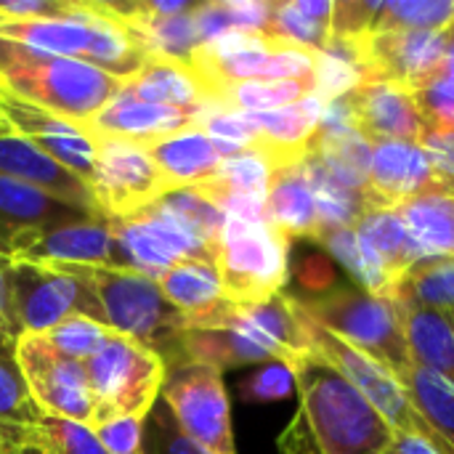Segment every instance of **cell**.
<instances>
[{
	"label": "cell",
	"instance_id": "cell-10",
	"mask_svg": "<svg viewBox=\"0 0 454 454\" xmlns=\"http://www.w3.org/2000/svg\"><path fill=\"white\" fill-rule=\"evenodd\" d=\"M13 354L29 396L43 415L93 428L96 404L82 362L64 356L45 335H21Z\"/></svg>",
	"mask_w": 454,
	"mask_h": 454
},
{
	"label": "cell",
	"instance_id": "cell-40",
	"mask_svg": "<svg viewBox=\"0 0 454 454\" xmlns=\"http://www.w3.org/2000/svg\"><path fill=\"white\" fill-rule=\"evenodd\" d=\"M426 130H454V82L442 72L420 90H412Z\"/></svg>",
	"mask_w": 454,
	"mask_h": 454
},
{
	"label": "cell",
	"instance_id": "cell-26",
	"mask_svg": "<svg viewBox=\"0 0 454 454\" xmlns=\"http://www.w3.org/2000/svg\"><path fill=\"white\" fill-rule=\"evenodd\" d=\"M215 367L218 372L247 367V364H271L274 359L239 327H213V330H186L178 340V359Z\"/></svg>",
	"mask_w": 454,
	"mask_h": 454
},
{
	"label": "cell",
	"instance_id": "cell-25",
	"mask_svg": "<svg viewBox=\"0 0 454 454\" xmlns=\"http://www.w3.org/2000/svg\"><path fill=\"white\" fill-rule=\"evenodd\" d=\"M396 306L404 319V335L412 362L454 383V311L423 309L415 303Z\"/></svg>",
	"mask_w": 454,
	"mask_h": 454
},
{
	"label": "cell",
	"instance_id": "cell-54",
	"mask_svg": "<svg viewBox=\"0 0 454 454\" xmlns=\"http://www.w3.org/2000/svg\"><path fill=\"white\" fill-rule=\"evenodd\" d=\"M11 133H13V130H11L8 120H5V117H3V112H0V138H3V136H11Z\"/></svg>",
	"mask_w": 454,
	"mask_h": 454
},
{
	"label": "cell",
	"instance_id": "cell-28",
	"mask_svg": "<svg viewBox=\"0 0 454 454\" xmlns=\"http://www.w3.org/2000/svg\"><path fill=\"white\" fill-rule=\"evenodd\" d=\"M428 258H454V192L439 186L396 207Z\"/></svg>",
	"mask_w": 454,
	"mask_h": 454
},
{
	"label": "cell",
	"instance_id": "cell-3",
	"mask_svg": "<svg viewBox=\"0 0 454 454\" xmlns=\"http://www.w3.org/2000/svg\"><path fill=\"white\" fill-rule=\"evenodd\" d=\"M80 269L96 290L106 327L157 351L165 367L176 364L178 340L186 333L189 317L168 303L157 279L136 269Z\"/></svg>",
	"mask_w": 454,
	"mask_h": 454
},
{
	"label": "cell",
	"instance_id": "cell-27",
	"mask_svg": "<svg viewBox=\"0 0 454 454\" xmlns=\"http://www.w3.org/2000/svg\"><path fill=\"white\" fill-rule=\"evenodd\" d=\"M402 388L407 391L412 407L428 426V442L442 454H454V383L412 364L402 378Z\"/></svg>",
	"mask_w": 454,
	"mask_h": 454
},
{
	"label": "cell",
	"instance_id": "cell-34",
	"mask_svg": "<svg viewBox=\"0 0 454 454\" xmlns=\"http://www.w3.org/2000/svg\"><path fill=\"white\" fill-rule=\"evenodd\" d=\"M263 35L271 37L282 48L322 53L333 37V27L311 19L303 11L301 0H290V3H274L271 5V19L263 29Z\"/></svg>",
	"mask_w": 454,
	"mask_h": 454
},
{
	"label": "cell",
	"instance_id": "cell-22",
	"mask_svg": "<svg viewBox=\"0 0 454 454\" xmlns=\"http://www.w3.org/2000/svg\"><path fill=\"white\" fill-rule=\"evenodd\" d=\"M144 146L160 168L168 192L210 181L226 160L202 128H189Z\"/></svg>",
	"mask_w": 454,
	"mask_h": 454
},
{
	"label": "cell",
	"instance_id": "cell-44",
	"mask_svg": "<svg viewBox=\"0 0 454 454\" xmlns=\"http://www.w3.org/2000/svg\"><path fill=\"white\" fill-rule=\"evenodd\" d=\"M144 423L138 418H114L96 428L98 442L109 454H146L144 452Z\"/></svg>",
	"mask_w": 454,
	"mask_h": 454
},
{
	"label": "cell",
	"instance_id": "cell-29",
	"mask_svg": "<svg viewBox=\"0 0 454 454\" xmlns=\"http://www.w3.org/2000/svg\"><path fill=\"white\" fill-rule=\"evenodd\" d=\"M333 261H338L348 277H354L356 287L375 293V295H391L394 282L388 279L386 269L378 263V258L364 247V242L359 239L356 229H340V226H325L319 229L317 239H314Z\"/></svg>",
	"mask_w": 454,
	"mask_h": 454
},
{
	"label": "cell",
	"instance_id": "cell-50",
	"mask_svg": "<svg viewBox=\"0 0 454 454\" xmlns=\"http://www.w3.org/2000/svg\"><path fill=\"white\" fill-rule=\"evenodd\" d=\"M396 454H442L426 436L396 434Z\"/></svg>",
	"mask_w": 454,
	"mask_h": 454
},
{
	"label": "cell",
	"instance_id": "cell-47",
	"mask_svg": "<svg viewBox=\"0 0 454 454\" xmlns=\"http://www.w3.org/2000/svg\"><path fill=\"white\" fill-rule=\"evenodd\" d=\"M271 5L263 0H226L231 27L245 32H263L271 19Z\"/></svg>",
	"mask_w": 454,
	"mask_h": 454
},
{
	"label": "cell",
	"instance_id": "cell-20",
	"mask_svg": "<svg viewBox=\"0 0 454 454\" xmlns=\"http://www.w3.org/2000/svg\"><path fill=\"white\" fill-rule=\"evenodd\" d=\"M85 218H104L96 213H88L82 207H74L69 202H61L40 189H32L16 178L0 176V239L11 247L13 239L45 231L61 223L85 221Z\"/></svg>",
	"mask_w": 454,
	"mask_h": 454
},
{
	"label": "cell",
	"instance_id": "cell-24",
	"mask_svg": "<svg viewBox=\"0 0 454 454\" xmlns=\"http://www.w3.org/2000/svg\"><path fill=\"white\" fill-rule=\"evenodd\" d=\"M364 247L378 258V263L386 269L394 287L402 282V277L420 261L428 258V253L412 239L410 229L404 226L396 207H375L362 215V221L354 226Z\"/></svg>",
	"mask_w": 454,
	"mask_h": 454
},
{
	"label": "cell",
	"instance_id": "cell-23",
	"mask_svg": "<svg viewBox=\"0 0 454 454\" xmlns=\"http://www.w3.org/2000/svg\"><path fill=\"white\" fill-rule=\"evenodd\" d=\"M266 218L290 242L293 239H309V242L317 239L322 221H319L314 189H311L301 162L274 170L269 194H266Z\"/></svg>",
	"mask_w": 454,
	"mask_h": 454
},
{
	"label": "cell",
	"instance_id": "cell-38",
	"mask_svg": "<svg viewBox=\"0 0 454 454\" xmlns=\"http://www.w3.org/2000/svg\"><path fill=\"white\" fill-rule=\"evenodd\" d=\"M114 330H109L106 325H98V322H90V319H82V317H74V319H67L61 322L59 327H53L51 333H45V338L69 359H77V362H88L101 346L104 340L112 335Z\"/></svg>",
	"mask_w": 454,
	"mask_h": 454
},
{
	"label": "cell",
	"instance_id": "cell-48",
	"mask_svg": "<svg viewBox=\"0 0 454 454\" xmlns=\"http://www.w3.org/2000/svg\"><path fill=\"white\" fill-rule=\"evenodd\" d=\"M277 447H279L282 454H322V450L317 447V442L311 436V431H309V423H306L301 410L293 415L287 428L279 434Z\"/></svg>",
	"mask_w": 454,
	"mask_h": 454
},
{
	"label": "cell",
	"instance_id": "cell-13",
	"mask_svg": "<svg viewBox=\"0 0 454 454\" xmlns=\"http://www.w3.org/2000/svg\"><path fill=\"white\" fill-rule=\"evenodd\" d=\"M11 261L128 269L112 218H85L24 234L11 242Z\"/></svg>",
	"mask_w": 454,
	"mask_h": 454
},
{
	"label": "cell",
	"instance_id": "cell-1",
	"mask_svg": "<svg viewBox=\"0 0 454 454\" xmlns=\"http://www.w3.org/2000/svg\"><path fill=\"white\" fill-rule=\"evenodd\" d=\"M290 370L322 454H396V431L333 364L306 354Z\"/></svg>",
	"mask_w": 454,
	"mask_h": 454
},
{
	"label": "cell",
	"instance_id": "cell-36",
	"mask_svg": "<svg viewBox=\"0 0 454 454\" xmlns=\"http://www.w3.org/2000/svg\"><path fill=\"white\" fill-rule=\"evenodd\" d=\"M13 348L16 343L0 335V423L27 428V426H37L43 412L29 396V388L16 364Z\"/></svg>",
	"mask_w": 454,
	"mask_h": 454
},
{
	"label": "cell",
	"instance_id": "cell-11",
	"mask_svg": "<svg viewBox=\"0 0 454 454\" xmlns=\"http://www.w3.org/2000/svg\"><path fill=\"white\" fill-rule=\"evenodd\" d=\"M93 138L98 149L90 189L104 218L136 215L168 194L160 168L154 165L144 144L114 136Z\"/></svg>",
	"mask_w": 454,
	"mask_h": 454
},
{
	"label": "cell",
	"instance_id": "cell-55",
	"mask_svg": "<svg viewBox=\"0 0 454 454\" xmlns=\"http://www.w3.org/2000/svg\"><path fill=\"white\" fill-rule=\"evenodd\" d=\"M3 261H11V247L0 239V263H3Z\"/></svg>",
	"mask_w": 454,
	"mask_h": 454
},
{
	"label": "cell",
	"instance_id": "cell-46",
	"mask_svg": "<svg viewBox=\"0 0 454 454\" xmlns=\"http://www.w3.org/2000/svg\"><path fill=\"white\" fill-rule=\"evenodd\" d=\"M420 146L426 149L439 184L454 192V130H426Z\"/></svg>",
	"mask_w": 454,
	"mask_h": 454
},
{
	"label": "cell",
	"instance_id": "cell-53",
	"mask_svg": "<svg viewBox=\"0 0 454 454\" xmlns=\"http://www.w3.org/2000/svg\"><path fill=\"white\" fill-rule=\"evenodd\" d=\"M11 431V428H8ZM13 454H48V452H43V450H37V447H29V444H19L16 439H13Z\"/></svg>",
	"mask_w": 454,
	"mask_h": 454
},
{
	"label": "cell",
	"instance_id": "cell-49",
	"mask_svg": "<svg viewBox=\"0 0 454 454\" xmlns=\"http://www.w3.org/2000/svg\"><path fill=\"white\" fill-rule=\"evenodd\" d=\"M8 266L11 261H3L0 263V335L11 343L19 340V333H16V325H13V317H11V298H8Z\"/></svg>",
	"mask_w": 454,
	"mask_h": 454
},
{
	"label": "cell",
	"instance_id": "cell-30",
	"mask_svg": "<svg viewBox=\"0 0 454 454\" xmlns=\"http://www.w3.org/2000/svg\"><path fill=\"white\" fill-rule=\"evenodd\" d=\"M396 303L454 311V258H426L415 263L388 295Z\"/></svg>",
	"mask_w": 454,
	"mask_h": 454
},
{
	"label": "cell",
	"instance_id": "cell-14",
	"mask_svg": "<svg viewBox=\"0 0 454 454\" xmlns=\"http://www.w3.org/2000/svg\"><path fill=\"white\" fill-rule=\"evenodd\" d=\"M0 112L16 136L27 138L48 157H53L56 162H61L64 168H69L72 173H77L82 181L90 184L98 144L80 122L64 120L53 112L19 101L3 90H0Z\"/></svg>",
	"mask_w": 454,
	"mask_h": 454
},
{
	"label": "cell",
	"instance_id": "cell-37",
	"mask_svg": "<svg viewBox=\"0 0 454 454\" xmlns=\"http://www.w3.org/2000/svg\"><path fill=\"white\" fill-rule=\"evenodd\" d=\"M200 128L207 133V138L218 146L223 157H234L242 152H258L261 149V133L250 122L247 114L229 112V109H210Z\"/></svg>",
	"mask_w": 454,
	"mask_h": 454
},
{
	"label": "cell",
	"instance_id": "cell-5",
	"mask_svg": "<svg viewBox=\"0 0 454 454\" xmlns=\"http://www.w3.org/2000/svg\"><path fill=\"white\" fill-rule=\"evenodd\" d=\"M8 298L19 338L45 335L74 317L106 325L96 290L80 266L11 261Z\"/></svg>",
	"mask_w": 454,
	"mask_h": 454
},
{
	"label": "cell",
	"instance_id": "cell-8",
	"mask_svg": "<svg viewBox=\"0 0 454 454\" xmlns=\"http://www.w3.org/2000/svg\"><path fill=\"white\" fill-rule=\"evenodd\" d=\"M160 399L173 412L181 434L200 450L207 454H237L223 372L194 362L170 364Z\"/></svg>",
	"mask_w": 454,
	"mask_h": 454
},
{
	"label": "cell",
	"instance_id": "cell-18",
	"mask_svg": "<svg viewBox=\"0 0 454 454\" xmlns=\"http://www.w3.org/2000/svg\"><path fill=\"white\" fill-rule=\"evenodd\" d=\"M0 176L16 178L61 202L101 215L88 181H82L77 173H72L69 168H64L61 162H56L43 149H37L35 144L16 133L0 138Z\"/></svg>",
	"mask_w": 454,
	"mask_h": 454
},
{
	"label": "cell",
	"instance_id": "cell-21",
	"mask_svg": "<svg viewBox=\"0 0 454 454\" xmlns=\"http://www.w3.org/2000/svg\"><path fill=\"white\" fill-rule=\"evenodd\" d=\"M120 96L144 104L186 109V112L213 109L192 67L181 59H168V56H149L144 69L136 77L125 80Z\"/></svg>",
	"mask_w": 454,
	"mask_h": 454
},
{
	"label": "cell",
	"instance_id": "cell-52",
	"mask_svg": "<svg viewBox=\"0 0 454 454\" xmlns=\"http://www.w3.org/2000/svg\"><path fill=\"white\" fill-rule=\"evenodd\" d=\"M13 436L5 423H0V454H13Z\"/></svg>",
	"mask_w": 454,
	"mask_h": 454
},
{
	"label": "cell",
	"instance_id": "cell-7",
	"mask_svg": "<svg viewBox=\"0 0 454 454\" xmlns=\"http://www.w3.org/2000/svg\"><path fill=\"white\" fill-rule=\"evenodd\" d=\"M226 298L237 306L263 303L290 279V239L269 221L229 218L215 258Z\"/></svg>",
	"mask_w": 454,
	"mask_h": 454
},
{
	"label": "cell",
	"instance_id": "cell-16",
	"mask_svg": "<svg viewBox=\"0 0 454 454\" xmlns=\"http://www.w3.org/2000/svg\"><path fill=\"white\" fill-rule=\"evenodd\" d=\"M356 130L372 141H418L426 133L415 93L386 80H367L351 96Z\"/></svg>",
	"mask_w": 454,
	"mask_h": 454
},
{
	"label": "cell",
	"instance_id": "cell-39",
	"mask_svg": "<svg viewBox=\"0 0 454 454\" xmlns=\"http://www.w3.org/2000/svg\"><path fill=\"white\" fill-rule=\"evenodd\" d=\"M362 82H364V72L359 67L330 53H317L311 93H317L325 104L351 96Z\"/></svg>",
	"mask_w": 454,
	"mask_h": 454
},
{
	"label": "cell",
	"instance_id": "cell-15",
	"mask_svg": "<svg viewBox=\"0 0 454 454\" xmlns=\"http://www.w3.org/2000/svg\"><path fill=\"white\" fill-rule=\"evenodd\" d=\"M426 149L418 141H372V162L367 176V205L399 207L431 189H439Z\"/></svg>",
	"mask_w": 454,
	"mask_h": 454
},
{
	"label": "cell",
	"instance_id": "cell-6",
	"mask_svg": "<svg viewBox=\"0 0 454 454\" xmlns=\"http://www.w3.org/2000/svg\"><path fill=\"white\" fill-rule=\"evenodd\" d=\"M85 370L96 404L93 431L114 418L146 420L160 402L168 372L157 351L120 333H112L104 340L85 362Z\"/></svg>",
	"mask_w": 454,
	"mask_h": 454
},
{
	"label": "cell",
	"instance_id": "cell-43",
	"mask_svg": "<svg viewBox=\"0 0 454 454\" xmlns=\"http://www.w3.org/2000/svg\"><path fill=\"white\" fill-rule=\"evenodd\" d=\"M383 3L380 0H343L335 3L333 13V37H359L370 35Z\"/></svg>",
	"mask_w": 454,
	"mask_h": 454
},
{
	"label": "cell",
	"instance_id": "cell-12",
	"mask_svg": "<svg viewBox=\"0 0 454 454\" xmlns=\"http://www.w3.org/2000/svg\"><path fill=\"white\" fill-rule=\"evenodd\" d=\"M452 27L444 32L399 29L362 35V69L367 80H386L420 90L431 77L442 72Z\"/></svg>",
	"mask_w": 454,
	"mask_h": 454
},
{
	"label": "cell",
	"instance_id": "cell-51",
	"mask_svg": "<svg viewBox=\"0 0 454 454\" xmlns=\"http://www.w3.org/2000/svg\"><path fill=\"white\" fill-rule=\"evenodd\" d=\"M442 74L454 82V27L452 35H450V45H447V56H444V64H442Z\"/></svg>",
	"mask_w": 454,
	"mask_h": 454
},
{
	"label": "cell",
	"instance_id": "cell-31",
	"mask_svg": "<svg viewBox=\"0 0 454 454\" xmlns=\"http://www.w3.org/2000/svg\"><path fill=\"white\" fill-rule=\"evenodd\" d=\"M306 93H311V82H303V80H247V82L226 85L215 96L213 109L261 114V112H274L287 104H295Z\"/></svg>",
	"mask_w": 454,
	"mask_h": 454
},
{
	"label": "cell",
	"instance_id": "cell-41",
	"mask_svg": "<svg viewBox=\"0 0 454 454\" xmlns=\"http://www.w3.org/2000/svg\"><path fill=\"white\" fill-rule=\"evenodd\" d=\"M295 391V375L287 364L271 362L263 364L258 372H253L247 380L239 386V396L247 404H269V402H282Z\"/></svg>",
	"mask_w": 454,
	"mask_h": 454
},
{
	"label": "cell",
	"instance_id": "cell-42",
	"mask_svg": "<svg viewBox=\"0 0 454 454\" xmlns=\"http://www.w3.org/2000/svg\"><path fill=\"white\" fill-rule=\"evenodd\" d=\"M146 420H149V436H152L154 454H207L181 434L173 412L168 410V404L162 399L154 404V410Z\"/></svg>",
	"mask_w": 454,
	"mask_h": 454
},
{
	"label": "cell",
	"instance_id": "cell-32",
	"mask_svg": "<svg viewBox=\"0 0 454 454\" xmlns=\"http://www.w3.org/2000/svg\"><path fill=\"white\" fill-rule=\"evenodd\" d=\"M8 428L19 444L37 447L48 454H109L93 428L74 420L43 415L37 426H27V428L8 426Z\"/></svg>",
	"mask_w": 454,
	"mask_h": 454
},
{
	"label": "cell",
	"instance_id": "cell-35",
	"mask_svg": "<svg viewBox=\"0 0 454 454\" xmlns=\"http://www.w3.org/2000/svg\"><path fill=\"white\" fill-rule=\"evenodd\" d=\"M450 27H454V0H391L383 3L372 32H444Z\"/></svg>",
	"mask_w": 454,
	"mask_h": 454
},
{
	"label": "cell",
	"instance_id": "cell-4",
	"mask_svg": "<svg viewBox=\"0 0 454 454\" xmlns=\"http://www.w3.org/2000/svg\"><path fill=\"white\" fill-rule=\"evenodd\" d=\"M298 301L317 325L383 364L396 380L415 364L407 348L402 311L391 298L343 285L319 298Z\"/></svg>",
	"mask_w": 454,
	"mask_h": 454
},
{
	"label": "cell",
	"instance_id": "cell-2",
	"mask_svg": "<svg viewBox=\"0 0 454 454\" xmlns=\"http://www.w3.org/2000/svg\"><path fill=\"white\" fill-rule=\"evenodd\" d=\"M125 80L80 59L48 56L0 37V90L85 125L120 90Z\"/></svg>",
	"mask_w": 454,
	"mask_h": 454
},
{
	"label": "cell",
	"instance_id": "cell-33",
	"mask_svg": "<svg viewBox=\"0 0 454 454\" xmlns=\"http://www.w3.org/2000/svg\"><path fill=\"white\" fill-rule=\"evenodd\" d=\"M157 205L162 210H168L173 218H178L200 242H205L218 255L221 234H223L229 215L207 194H202L197 186H184V189H173L165 197H160Z\"/></svg>",
	"mask_w": 454,
	"mask_h": 454
},
{
	"label": "cell",
	"instance_id": "cell-19",
	"mask_svg": "<svg viewBox=\"0 0 454 454\" xmlns=\"http://www.w3.org/2000/svg\"><path fill=\"white\" fill-rule=\"evenodd\" d=\"M207 112H186L160 104H144L125 96H114L98 114H93L82 128L90 136L130 138L138 144H154L189 128H200Z\"/></svg>",
	"mask_w": 454,
	"mask_h": 454
},
{
	"label": "cell",
	"instance_id": "cell-9",
	"mask_svg": "<svg viewBox=\"0 0 454 454\" xmlns=\"http://www.w3.org/2000/svg\"><path fill=\"white\" fill-rule=\"evenodd\" d=\"M298 306H301V301H298ZM301 319H303V333H306L311 354H317L327 364H333L388 420V426L396 434H418V436L428 439L426 420L412 407L402 383L383 364H378L375 359H370L359 348L348 346L346 340H340L338 335H333L322 325H317L306 314L303 306H301Z\"/></svg>",
	"mask_w": 454,
	"mask_h": 454
},
{
	"label": "cell",
	"instance_id": "cell-17",
	"mask_svg": "<svg viewBox=\"0 0 454 454\" xmlns=\"http://www.w3.org/2000/svg\"><path fill=\"white\" fill-rule=\"evenodd\" d=\"M157 285L168 303L189 317L186 330L223 327L237 306L226 298L218 266L207 261H181L168 269Z\"/></svg>",
	"mask_w": 454,
	"mask_h": 454
},
{
	"label": "cell",
	"instance_id": "cell-45",
	"mask_svg": "<svg viewBox=\"0 0 454 454\" xmlns=\"http://www.w3.org/2000/svg\"><path fill=\"white\" fill-rule=\"evenodd\" d=\"M295 279L306 298H319L338 287V271L330 255H303L295 266Z\"/></svg>",
	"mask_w": 454,
	"mask_h": 454
}]
</instances>
